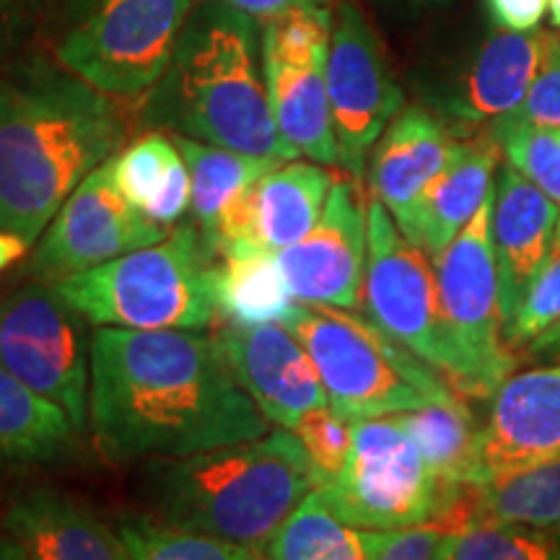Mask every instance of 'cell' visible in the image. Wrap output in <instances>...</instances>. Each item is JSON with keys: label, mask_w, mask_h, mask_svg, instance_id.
Returning <instances> with one entry per match:
<instances>
[{"label": "cell", "mask_w": 560, "mask_h": 560, "mask_svg": "<svg viewBox=\"0 0 560 560\" xmlns=\"http://www.w3.org/2000/svg\"><path fill=\"white\" fill-rule=\"evenodd\" d=\"M296 304L272 252L247 247L221 255L215 272V306L226 325H283Z\"/></svg>", "instance_id": "obj_28"}, {"label": "cell", "mask_w": 560, "mask_h": 560, "mask_svg": "<svg viewBox=\"0 0 560 560\" xmlns=\"http://www.w3.org/2000/svg\"><path fill=\"white\" fill-rule=\"evenodd\" d=\"M325 75L338 136V166L361 179L376 140L405 107V94L366 16L348 0L335 11Z\"/></svg>", "instance_id": "obj_12"}, {"label": "cell", "mask_w": 560, "mask_h": 560, "mask_svg": "<svg viewBox=\"0 0 560 560\" xmlns=\"http://www.w3.org/2000/svg\"><path fill=\"white\" fill-rule=\"evenodd\" d=\"M317 488L304 444L289 429L190 457L151 459L140 493L153 520L260 550Z\"/></svg>", "instance_id": "obj_4"}, {"label": "cell", "mask_w": 560, "mask_h": 560, "mask_svg": "<svg viewBox=\"0 0 560 560\" xmlns=\"http://www.w3.org/2000/svg\"><path fill=\"white\" fill-rule=\"evenodd\" d=\"M548 11H550V21H552V26H556V30H560V0H550Z\"/></svg>", "instance_id": "obj_46"}, {"label": "cell", "mask_w": 560, "mask_h": 560, "mask_svg": "<svg viewBox=\"0 0 560 560\" xmlns=\"http://www.w3.org/2000/svg\"><path fill=\"white\" fill-rule=\"evenodd\" d=\"M62 0H0V66L32 45Z\"/></svg>", "instance_id": "obj_38"}, {"label": "cell", "mask_w": 560, "mask_h": 560, "mask_svg": "<svg viewBox=\"0 0 560 560\" xmlns=\"http://www.w3.org/2000/svg\"><path fill=\"white\" fill-rule=\"evenodd\" d=\"M550 0H486L493 26L506 32H537Z\"/></svg>", "instance_id": "obj_39"}, {"label": "cell", "mask_w": 560, "mask_h": 560, "mask_svg": "<svg viewBox=\"0 0 560 560\" xmlns=\"http://www.w3.org/2000/svg\"><path fill=\"white\" fill-rule=\"evenodd\" d=\"M529 348L535 350V353H537V350H556V348H560V325L552 327V330L548 335H542V338L537 340V342H532Z\"/></svg>", "instance_id": "obj_43"}, {"label": "cell", "mask_w": 560, "mask_h": 560, "mask_svg": "<svg viewBox=\"0 0 560 560\" xmlns=\"http://www.w3.org/2000/svg\"><path fill=\"white\" fill-rule=\"evenodd\" d=\"M215 3L229 5V9L244 13L255 21H270L283 16V13L312 9V5H327V0H215Z\"/></svg>", "instance_id": "obj_40"}, {"label": "cell", "mask_w": 560, "mask_h": 560, "mask_svg": "<svg viewBox=\"0 0 560 560\" xmlns=\"http://www.w3.org/2000/svg\"><path fill=\"white\" fill-rule=\"evenodd\" d=\"M363 304L369 319L459 387L462 366L441 317L436 268L380 200H369Z\"/></svg>", "instance_id": "obj_11"}, {"label": "cell", "mask_w": 560, "mask_h": 560, "mask_svg": "<svg viewBox=\"0 0 560 560\" xmlns=\"http://www.w3.org/2000/svg\"><path fill=\"white\" fill-rule=\"evenodd\" d=\"M257 24L215 0L192 9L164 79L145 96V128L249 156L299 159L272 117Z\"/></svg>", "instance_id": "obj_3"}, {"label": "cell", "mask_w": 560, "mask_h": 560, "mask_svg": "<svg viewBox=\"0 0 560 560\" xmlns=\"http://www.w3.org/2000/svg\"><path fill=\"white\" fill-rule=\"evenodd\" d=\"M192 9V0H96L55 55L112 100H136L164 79Z\"/></svg>", "instance_id": "obj_8"}, {"label": "cell", "mask_w": 560, "mask_h": 560, "mask_svg": "<svg viewBox=\"0 0 560 560\" xmlns=\"http://www.w3.org/2000/svg\"><path fill=\"white\" fill-rule=\"evenodd\" d=\"M128 122L112 96L60 66L0 75V229L34 244L70 192L122 151Z\"/></svg>", "instance_id": "obj_2"}, {"label": "cell", "mask_w": 560, "mask_h": 560, "mask_svg": "<svg viewBox=\"0 0 560 560\" xmlns=\"http://www.w3.org/2000/svg\"><path fill=\"white\" fill-rule=\"evenodd\" d=\"M293 433L304 444L317 488L338 478L350 457V446H353V423L325 408L306 416Z\"/></svg>", "instance_id": "obj_36"}, {"label": "cell", "mask_w": 560, "mask_h": 560, "mask_svg": "<svg viewBox=\"0 0 560 560\" xmlns=\"http://www.w3.org/2000/svg\"><path fill=\"white\" fill-rule=\"evenodd\" d=\"M338 520L359 529H410L439 522L462 488H446L395 418L353 423V446L338 478L322 486Z\"/></svg>", "instance_id": "obj_7"}, {"label": "cell", "mask_w": 560, "mask_h": 560, "mask_svg": "<svg viewBox=\"0 0 560 560\" xmlns=\"http://www.w3.org/2000/svg\"><path fill=\"white\" fill-rule=\"evenodd\" d=\"M560 208L540 187L503 164L493 185L490 206V244L499 268L503 330L522 304L537 270L548 260L558 236Z\"/></svg>", "instance_id": "obj_20"}, {"label": "cell", "mask_w": 560, "mask_h": 560, "mask_svg": "<svg viewBox=\"0 0 560 560\" xmlns=\"http://www.w3.org/2000/svg\"><path fill=\"white\" fill-rule=\"evenodd\" d=\"M219 260L198 223H185L166 240L60 280L55 289L94 327L206 330L219 317Z\"/></svg>", "instance_id": "obj_5"}, {"label": "cell", "mask_w": 560, "mask_h": 560, "mask_svg": "<svg viewBox=\"0 0 560 560\" xmlns=\"http://www.w3.org/2000/svg\"><path fill=\"white\" fill-rule=\"evenodd\" d=\"M143 210L125 198L112 172V159L96 166L70 192L58 215L37 240L30 260V276L47 283L79 276L117 260L128 252L151 247L170 236Z\"/></svg>", "instance_id": "obj_13"}, {"label": "cell", "mask_w": 560, "mask_h": 560, "mask_svg": "<svg viewBox=\"0 0 560 560\" xmlns=\"http://www.w3.org/2000/svg\"><path fill=\"white\" fill-rule=\"evenodd\" d=\"M366 252L369 206L353 182L335 179L317 226L276 257L293 299L350 312L363 296Z\"/></svg>", "instance_id": "obj_15"}, {"label": "cell", "mask_w": 560, "mask_h": 560, "mask_svg": "<svg viewBox=\"0 0 560 560\" xmlns=\"http://www.w3.org/2000/svg\"><path fill=\"white\" fill-rule=\"evenodd\" d=\"M112 172L125 198L159 226L172 229L190 208V170L174 138L161 130L145 132L115 153Z\"/></svg>", "instance_id": "obj_26"}, {"label": "cell", "mask_w": 560, "mask_h": 560, "mask_svg": "<svg viewBox=\"0 0 560 560\" xmlns=\"http://www.w3.org/2000/svg\"><path fill=\"white\" fill-rule=\"evenodd\" d=\"M0 527L32 560H128L120 529L60 488L13 490L0 511Z\"/></svg>", "instance_id": "obj_19"}, {"label": "cell", "mask_w": 560, "mask_h": 560, "mask_svg": "<svg viewBox=\"0 0 560 560\" xmlns=\"http://www.w3.org/2000/svg\"><path fill=\"white\" fill-rule=\"evenodd\" d=\"M402 3L410 5V9H439V5L452 3V0H402Z\"/></svg>", "instance_id": "obj_45"}, {"label": "cell", "mask_w": 560, "mask_h": 560, "mask_svg": "<svg viewBox=\"0 0 560 560\" xmlns=\"http://www.w3.org/2000/svg\"><path fill=\"white\" fill-rule=\"evenodd\" d=\"M128 560H260V552L242 545L170 527L151 514H130L117 522Z\"/></svg>", "instance_id": "obj_31"}, {"label": "cell", "mask_w": 560, "mask_h": 560, "mask_svg": "<svg viewBox=\"0 0 560 560\" xmlns=\"http://www.w3.org/2000/svg\"><path fill=\"white\" fill-rule=\"evenodd\" d=\"M89 322L55 283L26 280L0 296V366L60 405L83 433L91 389Z\"/></svg>", "instance_id": "obj_9"}, {"label": "cell", "mask_w": 560, "mask_h": 560, "mask_svg": "<svg viewBox=\"0 0 560 560\" xmlns=\"http://www.w3.org/2000/svg\"><path fill=\"white\" fill-rule=\"evenodd\" d=\"M172 138L182 156H185L187 170H190V210L195 223L208 236V242L229 202L247 190L249 185H255L262 174H268L278 164H283V161L249 156V153L202 143V140L187 136Z\"/></svg>", "instance_id": "obj_29"}, {"label": "cell", "mask_w": 560, "mask_h": 560, "mask_svg": "<svg viewBox=\"0 0 560 560\" xmlns=\"http://www.w3.org/2000/svg\"><path fill=\"white\" fill-rule=\"evenodd\" d=\"M0 560H32L3 527H0Z\"/></svg>", "instance_id": "obj_42"}, {"label": "cell", "mask_w": 560, "mask_h": 560, "mask_svg": "<svg viewBox=\"0 0 560 560\" xmlns=\"http://www.w3.org/2000/svg\"><path fill=\"white\" fill-rule=\"evenodd\" d=\"M262 62L270 109L285 143L314 164H338V136L325 75L327 55L289 60L262 52Z\"/></svg>", "instance_id": "obj_23"}, {"label": "cell", "mask_w": 560, "mask_h": 560, "mask_svg": "<svg viewBox=\"0 0 560 560\" xmlns=\"http://www.w3.org/2000/svg\"><path fill=\"white\" fill-rule=\"evenodd\" d=\"M332 185L322 164L283 161L229 202L210 244L219 255L247 247L278 255L317 226Z\"/></svg>", "instance_id": "obj_17"}, {"label": "cell", "mask_w": 560, "mask_h": 560, "mask_svg": "<svg viewBox=\"0 0 560 560\" xmlns=\"http://www.w3.org/2000/svg\"><path fill=\"white\" fill-rule=\"evenodd\" d=\"M522 128H560V32L556 30H540V62L527 94L520 107L490 128V136L499 138L503 132Z\"/></svg>", "instance_id": "obj_33"}, {"label": "cell", "mask_w": 560, "mask_h": 560, "mask_svg": "<svg viewBox=\"0 0 560 560\" xmlns=\"http://www.w3.org/2000/svg\"><path fill=\"white\" fill-rule=\"evenodd\" d=\"M506 164L540 187L560 208V128L556 130H509L495 138Z\"/></svg>", "instance_id": "obj_35"}, {"label": "cell", "mask_w": 560, "mask_h": 560, "mask_svg": "<svg viewBox=\"0 0 560 560\" xmlns=\"http://www.w3.org/2000/svg\"><path fill=\"white\" fill-rule=\"evenodd\" d=\"M215 340L236 380L278 429L293 431L306 416L330 408L310 350L291 327L223 325Z\"/></svg>", "instance_id": "obj_18"}, {"label": "cell", "mask_w": 560, "mask_h": 560, "mask_svg": "<svg viewBox=\"0 0 560 560\" xmlns=\"http://www.w3.org/2000/svg\"><path fill=\"white\" fill-rule=\"evenodd\" d=\"M283 325L310 350L330 410L350 423L400 416L433 402H457L436 369L371 319L299 301Z\"/></svg>", "instance_id": "obj_6"}, {"label": "cell", "mask_w": 560, "mask_h": 560, "mask_svg": "<svg viewBox=\"0 0 560 560\" xmlns=\"http://www.w3.org/2000/svg\"><path fill=\"white\" fill-rule=\"evenodd\" d=\"M392 418L408 431L423 459L446 488L470 486L478 429H472V416L465 402H433Z\"/></svg>", "instance_id": "obj_30"}, {"label": "cell", "mask_w": 560, "mask_h": 560, "mask_svg": "<svg viewBox=\"0 0 560 560\" xmlns=\"http://www.w3.org/2000/svg\"><path fill=\"white\" fill-rule=\"evenodd\" d=\"M89 423L112 462L190 457L270 431L219 340L128 327L91 338Z\"/></svg>", "instance_id": "obj_1"}, {"label": "cell", "mask_w": 560, "mask_h": 560, "mask_svg": "<svg viewBox=\"0 0 560 560\" xmlns=\"http://www.w3.org/2000/svg\"><path fill=\"white\" fill-rule=\"evenodd\" d=\"M501 143L488 132L459 140V149L446 170L431 182L397 226L431 260L457 240L459 231L472 221L488 195L493 192L495 166Z\"/></svg>", "instance_id": "obj_22"}, {"label": "cell", "mask_w": 560, "mask_h": 560, "mask_svg": "<svg viewBox=\"0 0 560 560\" xmlns=\"http://www.w3.org/2000/svg\"><path fill=\"white\" fill-rule=\"evenodd\" d=\"M560 325V223L558 236L552 244L548 260L537 270L535 280L524 293L522 304L516 306L514 317L503 330L509 348L532 346Z\"/></svg>", "instance_id": "obj_34"}, {"label": "cell", "mask_w": 560, "mask_h": 560, "mask_svg": "<svg viewBox=\"0 0 560 560\" xmlns=\"http://www.w3.org/2000/svg\"><path fill=\"white\" fill-rule=\"evenodd\" d=\"M30 247H32V244L26 242L24 236L11 234V231L0 229V278H3V272L13 268V265H16L19 260H24Z\"/></svg>", "instance_id": "obj_41"}, {"label": "cell", "mask_w": 560, "mask_h": 560, "mask_svg": "<svg viewBox=\"0 0 560 560\" xmlns=\"http://www.w3.org/2000/svg\"><path fill=\"white\" fill-rule=\"evenodd\" d=\"M540 62V30L506 32L493 26L452 66L420 86L433 115L454 132L490 130L527 94Z\"/></svg>", "instance_id": "obj_14"}, {"label": "cell", "mask_w": 560, "mask_h": 560, "mask_svg": "<svg viewBox=\"0 0 560 560\" xmlns=\"http://www.w3.org/2000/svg\"><path fill=\"white\" fill-rule=\"evenodd\" d=\"M457 529L441 522L420 524L410 529L382 532L374 560H452Z\"/></svg>", "instance_id": "obj_37"}, {"label": "cell", "mask_w": 560, "mask_h": 560, "mask_svg": "<svg viewBox=\"0 0 560 560\" xmlns=\"http://www.w3.org/2000/svg\"><path fill=\"white\" fill-rule=\"evenodd\" d=\"M490 206L493 192L457 240L433 260L441 317L459 355V389L475 397L493 395L516 366L503 338L499 268L490 244Z\"/></svg>", "instance_id": "obj_10"}, {"label": "cell", "mask_w": 560, "mask_h": 560, "mask_svg": "<svg viewBox=\"0 0 560 560\" xmlns=\"http://www.w3.org/2000/svg\"><path fill=\"white\" fill-rule=\"evenodd\" d=\"M96 0H62V5H66V9L70 11V13H75V16H83V13H86L91 5H94Z\"/></svg>", "instance_id": "obj_44"}, {"label": "cell", "mask_w": 560, "mask_h": 560, "mask_svg": "<svg viewBox=\"0 0 560 560\" xmlns=\"http://www.w3.org/2000/svg\"><path fill=\"white\" fill-rule=\"evenodd\" d=\"M79 429L68 412L0 366V467H34L73 450Z\"/></svg>", "instance_id": "obj_24"}, {"label": "cell", "mask_w": 560, "mask_h": 560, "mask_svg": "<svg viewBox=\"0 0 560 560\" xmlns=\"http://www.w3.org/2000/svg\"><path fill=\"white\" fill-rule=\"evenodd\" d=\"M382 529L350 527L314 488L262 545L260 560H374Z\"/></svg>", "instance_id": "obj_27"}, {"label": "cell", "mask_w": 560, "mask_h": 560, "mask_svg": "<svg viewBox=\"0 0 560 560\" xmlns=\"http://www.w3.org/2000/svg\"><path fill=\"white\" fill-rule=\"evenodd\" d=\"M446 516L454 527L465 520H490L560 532V457L465 486Z\"/></svg>", "instance_id": "obj_25"}, {"label": "cell", "mask_w": 560, "mask_h": 560, "mask_svg": "<svg viewBox=\"0 0 560 560\" xmlns=\"http://www.w3.org/2000/svg\"><path fill=\"white\" fill-rule=\"evenodd\" d=\"M560 457V363L511 374L475 436L470 486Z\"/></svg>", "instance_id": "obj_16"}, {"label": "cell", "mask_w": 560, "mask_h": 560, "mask_svg": "<svg viewBox=\"0 0 560 560\" xmlns=\"http://www.w3.org/2000/svg\"><path fill=\"white\" fill-rule=\"evenodd\" d=\"M459 149L450 125L425 107H402L376 140L369 161L371 198L402 221Z\"/></svg>", "instance_id": "obj_21"}, {"label": "cell", "mask_w": 560, "mask_h": 560, "mask_svg": "<svg viewBox=\"0 0 560 560\" xmlns=\"http://www.w3.org/2000/svg\"><path fill=\"white\" fill-rule=\"evenodd\" d=\"M452 560H560V532L465 520L457 527Z\"/></svg>", "instance_id": "obj_32"}]
</instances>
